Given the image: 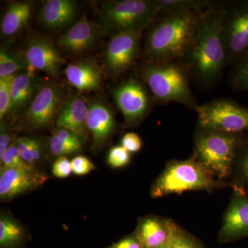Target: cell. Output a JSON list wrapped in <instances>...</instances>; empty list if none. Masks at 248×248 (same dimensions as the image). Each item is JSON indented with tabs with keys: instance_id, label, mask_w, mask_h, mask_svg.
Listing matches in <instances>:
<instances>
[{
	"instance_id": "obj_35",
	"label": "cell",
	"mask_w": 248,
	"mask_h": 248,
	"mask_svg": "<svg viewBox=\"0 0 248 248\" xmlns=\"http://www.w3.org/2000/svg\"><path fill=\"white\" fill-rule=\"evenodd\" d=\"M122 146H123L129 153H137L141 148V140L138 134L133 133L125 134L122 140Z\"/></svg>"
},
{
	"instance_id": "obj_17",
	"label": "cell",
	"mask_w": 248,
	"mask_h": 248,
	"mask_svg": "<svg viewBox=\"0 0 248 248\" xmlns=\"http://www.w3.org/2000/svg\"><path fill=\"white\" fill-rule=\"evenodd\" d=\"M174 226L172 222L150 217L139 224L135 236L144 248H161L169 244Z\"/></svg>"
},
{
	"instance_id": "obj_6",
	"label": "cell",
	"mask_w": 248,
	"mask_h": 248,
	"mask_svg": "<svg viewBox=\"0 0 248 248\" xmlns=\"http://www.w3.org/2000/svg\"><path fill=\"white\" fill-rule=\"evenodd\" d=\"M217 186L213 175L194 157L169 163L152 187L151 195L161 197L186 191L209 190Z\"/></svg>"
},
{
	"instance_id": "obj_28",
	"label": "cell",
	"mask_w": 248,
	"mask_h": 248,
	"mask_svg": "<svg viewBox=\"0 0 248 248\" xmlns=\"http://www.w3.org/2000/svg\"><path fill=\"white\" fill-rule=\"evenodd\" d=\"M0 161H1V169H35V167L28 164L23 159L16 141L11 143L9 149L2 158L0 159Z\"/></svg>"
},
{
	"instance_id": "obj_9",
	"label": "cell",
	"mask_w": 248,
	"mask_h": 248,
	"mask_svg": "<svg viewBox=\"0 0 248 248\" xmlns=\"http://www.w3.org/2000/svg\"><path fill=\"white\" fill-rule=\"evenodd\" d=\"M63 104L62 90L55 83H46L39 88L26 110L24 119L34 128H48L58 117Z\"/></svg>"
},
{
	"instance_id": "obj_21",
	"label": "cell",
	"mask_w": 248,
	"mask_h": 248,
	"mask_svg": "<svg viewBox=\"0 0 248 248\" xmlns=\"http://www.w3.org/2000/svg\"><path fill=\"white\" fill-rule=\"evenodd\" d=\"M77 4L71 0H48L41 11V20L48 29L64 27L76 17Z\"/></svg>"
},
{
	"instance_id": "obj_7",
	"label": "cell",
	"mask_w": 248,
	"mask_h": 248,
	"mask_svg": "<svg viewBox=\"0 0 248 248\" xmlns=\"http://www.w3.org/2000/svg\"><path fill=\"white\" fill-rule=\"evenodd\" d=\"M195 110L201 130L248 134V108L231 99H215Z\"/></svg>"
},
{
	"instance_id": "obj_24",
	"label": "cell",
	"mask_w": 248,
	"mask_h": 248,
	"mask_svg": "<svg viewBox=\"0 0 248 248\" xmlns=\"http://www.w3.org/2000/svg\"><path fill=\"white\" fill-rule=\"evenodd\" d=\"M161 13H182L196 11L203 14L218 3L209 0H156Z\"/></svg>"
},
{
	"instance_id": "obj_12",
	"label": "cell",
	"mask_w": 248,
	"mask_h": 248,
	"mask_svg": "<svg viewBox=\"0 0 248 248\" xmlns=\"http://www.w3.org/2000/svg\"><path fill=\"white\" fill-rule=\"evenodd\" d=\"M24 58L30 69L43 71L53 77L58 76L65 63L51 41L42 36H36L29 41Z\"/></svg>"
},
{
	"instance_id": "obj_2",
	"label": "cell",
	"mask_w": 248,
	"mask_h": 248,
	"mask_svg": "<svg viewBox=\"0 0 248 248\" xmlns=\"http://www.w3.org/2000/svg\"><path fill=\"white\" fill-rule=\"evenodd\" d=\"M203 14L161 13L163 16L153 24L145 40L143 56L147 63L182 61Z\"/></svg>"
},
{
	"instance_id": "obj_8",
	"label": "cell",
	"mask_w": 248,
	"mask_h": 248,
	"mask_svg": "<svg viewBox=\"0 0 248 248\" xmlns=\"http://www.w3.org/2000/svg\"><path fill=\"white\" fill-rule=\"evenodd\" d=\"M221 34L229 65L248 53V0L223 3Z\"/></svg>"
},
{
	"instance_id": "obj_19",
	"label": "cell",
	"mask_w": 248,
	"mask_h": 248,
	"mask_svg": "<svg viewBox=\"0 0 248 248\" xmlns=\"http://www.w3.org/2000/svg\"><path fill=\"white\" fill-rule=\"evenodd\" d=\"M39 88V81L30 69L17 73L14 77L9 113L14 115L28 108Z\"/></svg>"
},
{
	"instance_id": "obj_3",
	"label": "cell",
	"mask_w": 248,
	"mask_h": 248,
	"mask_svg": "<svg viewBox=\"0 0 248 248\" xmlns=\"http://www.w3.org/2000/svg\"><path fill=\"white\" fill-rule=\"evenodd\" d=\"M141 77L158 102L197 107L190 89V73L182 61L146 63L141 68Z\"/></svg>"
},
{
	"instance_id": "obj_33",
	"label": "cell",
	"mask_w": 248,
	"mask_h": 248,
	"mask_svg": "<svg viewBox=\"0 0 248 248\" xmlns=\"http://www.w3.org/2000/svg\"><path fill=\"white\" fill-rule=\"evenodd\" d=\"M72 171L77 175H85L94 169V164L84 156H78L71 161Z\"/></svg>"
},
{
	"instance_id": "obj_34",
	"label": "cell",
	"mask_w": 248,
	"mask_h": 248,
	"mask_svg": "<svg viewBox=\"0 0 248 248\" xmlns=\"http://www.w3.org/2000/svg\"><path fill=\"white\" fill-rule=\"evenodd\" d=\"M52 172L56 177H68L73 172L71 161L67 159L66 156H60L54 163Z\"/></svg>"
},
{
	"instance_id": "obj_37",
	"label": "cell",
	"mask_w": 248,
	"mask_h": 248,
	"mask_svg": "<svg viewBox=\"0 0 248 248\" xmlns=\"http://www.w3.org/2000/svg\"><path fill=\"white\" fill-rule=\"evenodd\" d=\"M12 141L11 130L8 124L3 122L0 128V159L2 158L5 153L8 151Z\"/></svg>"
},
{
	"instance_id": "obj_1",
	"label": "cell",
	"mask_w": 248,
	"mask_h": 248,
	"mask_svg": "<svg viewBox=\"0 0 248 248\" xmlns=\"http://www.w3.org/2000/svg\"><path fill=\"white\" fill-rule=\"evenodd\" d=\"M223 3H218L200 18L182 62L192 78L202 88L213 86L229 66L221 34Z\"/></svg>"
},
{
	"instance_id": "obj_15",
	"label": "cell",
	"mask_w": 248,
	"mask_h": 248,
	"mask_svg": "<svg viewBox=\"0 0 248 248\" xmlns=\"http://www.w3.org/2000/svg\"><path fill=\"white\" fill-rule=\"evenodd\" d=\"M99 28L83 17L58 40L60 48L68 53H81L89 50L97 42Z\"/></svg>"
},
{
	"instance_id": "obj_18",
	"label": "cell",
	"mask_w": 248,
	"mask_h": 248,
	"mask_svg": "<svg viewBox=\"0 0 248 248\" xmlns=\"http://www.w3.org/2000/svg\"><path fill=\"white\" fill-rule=\"evenodd\" d=\"M68 82L79 91H94L100 87L102 71L91 61L71 63L65 69Z\"/></svg>"
},
{
	"instance_id": "obj_32",
	"label": "cell",
	"mask_w": 248,
	"mask_h": 248,
	"mask_svg": "<svg viewBox=\"0 0 248 248\" xmlns=\"http://www.w3.org/2000/svg\"><path fill=\"white\" fill-rule=\"evenodd\" d=\"M130 161V153L122 146L111 148L108 155V164L112 168L124 167L128 164Z\"/></svg>"
},
{
	"instance_id": "obj_39",
	"label": "cell",
	"mask_w": 248,
	"mask_h": 248,
	"mask_svg": "<svg viewBox=\"0 0 248 248\" xmlns=\"http://www.w3.org/2000/svg\"><path fill=\"white\" fill-rule=\"evenodd\" d=\"M29 143H30L32 156H33L34 160H35L36 163L41 159L42 146H41L40 141L32 138H29Z\"/></svg>"
},
{
	"instance_id": "obj_30",
	"label": "cell",
	"mask_w": 248,
	"mask_h": 248,
	"mask_svg": "<svg viewBox=\"0 0 248 248\" xmlns=\"http://www.w3.org/2000/svg\"><path fill=\"white\" fill-rule=\"evenodd\" d=\"M169 248H203L193 236L174 226L172 237L169 243Z\"/></svg>"
},
{
	"instance_id": "obj_31",
	"label": "cell",
	"mask_w": 248,
	"mask_h": 248,
	"mask_svg": "<svg viewBox=\"0 0 248 248\" xmlns=\"http://www.w3.org/2000/svg\"><path fill=\"white\" fill-rule=\"evenodd\" d=\"M235 159H237L241 181L248 186V139L243 140L236 152Z\"/></svg>"
},
{
	"instance_id": "obj_13",
	"label": "cell",
	"mask_w": 248,
	"mask_h": 248,
	"mask_svg": "<svg viewBox=\"0 0 248 248\" xmlns=\"http://www.w3.org/2000/svg\"><path fill=\"white\" fill-rule=\"evenodd\" d=\"M46 180V176L36 169H1L0 198H14L42 186Z\"/></svg>"
},
{
	"instance_id": "obj_29",
	"label": "cell",
	"mask_w": 248,
	"mask_h": 248,
	"mask_svg": "<svg viewBox=\"0 0 248 248\" xmlns=\"http://www.w3.org/2000/svg\"><path fill=\"white\" fill-rule=\"evenodd\" d=\"M14 76L0 78V119L3 120L10 112Z\"/></svg>"
},
{
	"instance_id": "obj_10",
	"label": "cell",
	"mask_w": 248,
	"mask_h": 248,
	"mask_svg": "<svg viewBox=\"0 0 248 248\" xmlns=\"http://www.w3.org/2000/svg\"><path fill=\"white\" fill-rule=\"evenodd\" d=\"M143 32H127L113 36L105 50V62L112 76L128 70L140 53Z\"/></svg>"
},
{
	"instance_id": "obj_38",
	"label": "cell",
	"mask_w": 248,
	"mask_h": 248,
	"mask_svg": "<svg viewBox=\"0 0 248 248\" xmlns=\"http://www.w3.org/2000/svg\"><path fill=\"white\" fill-rule=\"evenodd\" d=\"M110 248H144L136 236H128L116 243Z\"/></svg>"
},
{
	"instance_id": "obj_23",
	"label": "cell",
	"mask_w": 248,
	"mask_h": 248,
	"mask_svg": "<svg viewBox=\"0 0 248 248\" xmlns=\"http://www.w3.org/2000/svg\"><path fill=\"white\" fill-rule=\"evenodd\" d=\"M82 145L81 136L61 128L57 129L49 142L52 154L60 157L79 151Z\"/></svg>"
},
{
	"instance_id": "obj_40",
	"label": "cell",
	"mask_w": 248,
	"mask_h": 248,
	"mask_svg": "<svg viewBox=\"0 0 248 248\" xmlns=\"http://www.w3.org/2000/svg\"><path fill=\"white\" fill-rule=\"evenodd\" d=\"M161 248H169V244L168 246H164V247H162Z\"/></svg>"
},
{
	"instance_id": "obj_16",
	"label": "cell",
	"mask_w": 248,
	"mask_h": 248,
	"mask_svg": "<svg viewBox=\"0 0 248 248\" xmlns=\"http://www.w3.org/2000/svg\"><path fill=\"white\" fill-rule=\"evenodd\" d=\"M89 104L83 98L72 96L64 101L56 118L58 128H64L79 135H86Z\"/></svg>"
},
{
	"instance_id": "obj_20",
	"label": "cell",
	"mask_w": 248,
	"mask_h": 248,
	"mask_svg": "<svg viewBox=\"0 0 248 248\" xmlns=\"http://www.w3.org/2000/svg\"><path fill=\"white\" fill-rule=\"evenodd\" d=\"M86 125L92 134L94 144L98 146L110 137L115 128V120L109 108L102 103L94 102L89 104Z\"/></svg>"
},
{
	"instance_id": "obj_4",
	"label": "cell",
	"mask_w": 248,
	"mask_h": 248,
	"mask_svg": "<svg viewBox=\"0 0 248 248\" xmlns=\"http://www.w3.org/2000/svg\"><path fill=\"white\" fill-rule=\"evenodd\" d=\"M159 14L156 0H122L104 3L99 17L103 30L113 37L123 32H143Z\"/></svg>"
},
{
	"instance_id": "obj_22",
	"label": "cell",
	"mask_w": 248,
	"mask_h": 248,
	"mask_svg": "<svg viewBox=\"0 0 248 248\" xmlns=\"http://www.w3.org/2000/svg\"><path fill=\"white\" fill-rule=\"evenodd\" d=\"M30 1H16L9 5L1 24V32L6 37L18 33L30 19L32 14Z\"/></svg>"
},
{
	"instance_id": "obj_26",
	"label": "cell",
	"mask_w": 248,
	"mask_h": 248,
	"mask_svg": "<svg viewBox=\"0 0 248 248\" xmlns=\"http://www.w3.org/2000/svg\"><path fill=\"white\" fill-rule=\"evenodd\" d=\"M23 230L17 222L9 217H0V246L1 248H14L22 241Z\"/></svg>"
},
{
	"instance_id": "obj_25",
	"label": "cell",
	"mask_w": 248,
	"mask_h": 248,
	"mask_svg": "<svg viewBox=\"0 0 248 248\" xmlns=\"http://www.w3.org/2000/svg\"><path fill=\"white\" fill-rule=\"evenodd\" d=\"M30 69L26 59L9 49L1 47L0 51V78L14 76Z\"/></svg>"
},
{
	"instance_id": "obj_14",
	"label": "cell",
	"mask_w": 248,
	"mask_h": 248,
	"mask_svg": "<svg viewBox=\"0 0 248 248\" xmlns=\"http://www.w3.org/2000/svg\"><path fill=\"white\" fill-rule=\"evenodd\" d=\"M245 236H248V194L236 189L225 215L221 237L228 241Z\"/></svg>"
},
{
	"instance_id": "obj_27",
	"label": "cell",
	"mask_w": 248,
	"mask_h": 248,
	"mask_svg": "<svg viewBox=\"0 0 248 248\" xmlns=\"http://www.w3.org/2000/svg\"><path fill=\"white\" fill-rule=\"evenodd\" d=\"M231 85L236 91H248V53L233 66Z\"/></svg>"
},
{
	"instance_id": "obj_5",
	"label": "cell",
	"mask_w": 248,
	"mask_h": 248,
	"mask_svg": "<svg viewBox=\"0 0 248 248\" xmlns=\"http://www.w3.org/2000/svg\"><path fill=\"white\" fill-rule=\"evenodd\" d=\"M201 130L195 137V159L212 175L228 177L245 134Z\"/></svg>"
},
{
	"instance_id": "obj_36",
	"label": "cell",
	"mask_w": 248,
	"mask_h": 248,
	"mask_svg": "<svg viewBox=\"0 0 248 248\" xmlns=\"http://www.w3.org/2000/svg\"><path fill=\"white\" fill-rule=\"evenodd\" d=\"M16 142L23 159L28 164L35 167V161L34 160L33 156H32V152H31L29 138L22 137V138H17Z\"/></svg>"
},
{
	"instance_id": "obj_11",
	"label": "cell",
	"mask_w": 248,
	"mask_h": 248,
	"mask_svg": "<svg viewBox=\"0 0 248 248\" xmlns=\"http://www.w3.org/2000/svg\"><path fill=\"white\" fill-rule=\"evenodd\" d=\"M114 99L129 124L141 120L149 109L150 99L146 89L133 78L122 83L115 90Z\"/></svg>"
}]
</instances>
